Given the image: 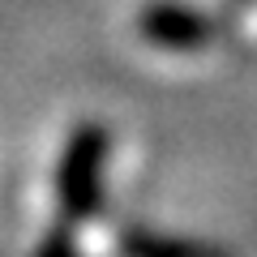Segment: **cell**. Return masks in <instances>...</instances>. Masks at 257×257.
Returning a JSON list of instances; mask_svg holds the SVG:
<instances>
[{
  "mask_svg": "<svg viewBox=\"0 0 257 257\" xmlns=\"http://www.w3.org/2000/svg\"><path fill=\"white\" fill-rule=\"evenodd\" d=\"M99 163H103V133L99 128H82L64 155L60 167V202L64 214H86L99 202Z\"/></svg>",
  "mask_w": 257,
  "mask_h": 257,
  "instance_id": "1",
  "label": "cell"
}]
</instances>
